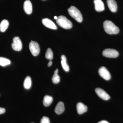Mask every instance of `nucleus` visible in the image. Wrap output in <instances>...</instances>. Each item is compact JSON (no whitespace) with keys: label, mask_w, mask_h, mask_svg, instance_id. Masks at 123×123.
I'll return each instance as SVG.
<instances>
[{"label":"nucleus","mask_w":123,"mask_h":123,"mask_svg":"<svg viewBox=\"0 0 123 123\" xmlns=\"http://www.w3.org/2000/svg\"><path fill=\"white\" fill-rule=\"evenodd\" d=\"M103 26L106 33L109 34H116L119 32L118 27L109 20H106L104 22Z\"/></svg>","instance_id":"1"},{"label":"nucleus","mask_w":123,"mask_h":123,"mask_svg":"<svg viewBox=\"0 0 123 123\" xmlns=\"http://www.w3.org/2000/svg\"><path fill=\"white\" fill-rule=\"evenodd\" d=\"M56 22L60 26L64 29H69L72 27V22L63 15H61L58 17Z\"/></svg>","instance_id":"2"},{"label":"nucleus","mask_w":123,"mask_h":123,"mask_svg":"<svg viewBox=\"0 0 123 123\" xmlns=\"http://www.w3.org/2000/svg\"><path fill=\"white\" fill-rule=\"evenodd\" d=\"M68 11L70 16L79 22H81L83 20L82 15L80 11L76 7L71 6L68 9Z\"/></svg>","instance_id":"3"},{"label":"nucleus","mask_w":123,"mask_h":123,"mask_svg":"<svg viewBox=\"0 0 123 123\" xmlns=\"http://www.w3.org/2000/svg\"><path fill=\"white\" fill-rule=\"evenodd\" d=\"M29 48L31 54L34 56H37L39 54L40 48L37 43L31 41L29 44Z\"/></svg>","instance_id":"4"},{"label":"nucleus","mask_w":123,"mask_h":123,"mask_svg":"<svg viewBox=\"0 0 123 123\" xmlns=\"http://www.w3.org/2000/svg\"><path fill=\"white\" fill-rule=\"evenodd\" d=\"M103 55L105 57L110 58H116L118 56V52L112 49H106L103 51Z\"/></svg>","instance_id":"5"},{"label":"nucleus","mask_w":123,"mask_h":123,"mask_svg":"<svg viewBox=\"0 0 123 123\" xmlns=\"http://www.w3.org/2000/svg\"><path fill=\"white\" fill-rule=\"evenodd\" d=\"M12 48L15 51H21L22 47V44L20 38L15 37L13 39V43L11 44Z\"/></svg>","instance_id":"6"},{"label":"nucleus","mask_w":123,"mask_h":123,"mask_svg":"<svg viewBox=\"0 0 123 123\" xmlns=\"http://www.w3.org/2000/svg\"><path fill=\"white\" fill-rule=\"evenodd\" d=\"M99 75L105 80H108L111 79V76L107 69L104 66L101 67L98 70Z\"/></svg>","instance_id":"7"},{"label":"nucleus","mask_w":123,"mask_h":123,"mask_svg":"<svg viewBox=\"0 0 123 123\" xmlns=\"http://www.w3.org/2000/svg\"><path fill=\"white\" fill-rule=\"evenodd\" d=\"M95 91L98 96L102 99L107 101L110 99V95L102 89L100 88H97L95 89Z\"/></svg>","instance_id":"8"},{"label":"nucleus","mask_w":123,"mask_h":123,"mask_svg":"<svg viewBox=\"0 0 123 123\" xmlns=\"http://www.w3.org/2000/svg\"><path fill=\"white\" fill-rule=\"evenodd\" d=\"M42 22L44 26L49 29L53 30L57 29V26L55 23L48 18H43L42 20Z\"/></svg>","instance_id":"9"},{"label":"nucleus","mask_w":123,"mask_h":123,"mask_svg":"<svg viewBox=\"0 0 123 123\" xmlns=\"http://www.w3.org/2000/svg\"><path fill=\"white\" fill-rule=\"evenodd\" d=\"M23 8L25 12L27 14H30L32 13L33 10L32 4L29 0H26L24 2Z\"/></svg>","instance_id":"10"},{"label":"nucleus","mask_w":123,"mask_h":123,"mask_svg":"<svg viewBox=\"0 0 123 123\" xmlns=\"http://www.w3.org/2000/svg\"><path fill=\"white\" fill-rule=\"evenodd\" d=\"M95 8L96 11L98 12H101L105 9L104 5L101 0H94Z\"/></svg>","instance_id":"11"},{"label":"nucleus","mask_w":123,"mask_h":123,"mask_svg":"<svg viewBox=\"0 0 123 123\" xmlns=\"http://www.w3.org/2000/svg\"><path fill=\"white\" fill-rule=\"evenodd\" d=\"M108 6L111 12H115L117 11V5L115 0H107Z\"/></svg>","instance_id":"12"},{"label":"nucleus","mask_w":123,"mask_h":123,"mask_svg":"<svg viewBox=\"0 0 123 123\" xmlns=\"http://www.w3.org/2000/svg\"><path fill=\"white\" fill-rule=\"evenodd\" d=\"M77 111L78 114H82L86 112L88 110L87 106L84 105L82 103L79 102L77 103L76 106Z\"/></svg>","instance_id":"13"},{"label":"nucleus","mask_w":123,"mask_h":123,"mask_svg":"<svg viewBox=\"0 0 123 123\" xmlns=\"http://www.w3.org/2000/svg\"><path fill=\"white\" fill-rule=\"evenodd\" d=\"M65 107L63 103L59 102L57 104L55 108V112L57 114L60 115L64 111Z\"/></svg>","instance_id":"14"},{"label":"nucleus","mask_w":123,"mask_h":123,"mask_svg":"<svg viewBox=\"0 0 123 123\" xmlns=\"http://www.w3.org/2000/svg\"><path fill=\"white\" fill-rule=\"evenodd\" d=\"M61 65L63 69L66 72H68L69 70V68L67 63V60L66 56L64 55L61 56Z\"/></svg>","instance_id":"15"},{"label":"nucleus","mask_w":123,"mask_h":123,"mask_svg":"<svg viewBox=\"0 0 123 123\" xmlns=\"http://www.w3.org/2000/svg\"><path fill=\"white\" fill-rule=\"evenodd\" d=\"M53 100L52 97L49 95H46L44 96L43 101V105L46 107L49 106L52 103Z\"/></svg>","instance_id":"16"},{"label":"nucleus","mask_w":123,"mask_h":123,"mask_svg":"<svg viewBox=\"0 0 123 123\" xmlns=\"http://www.w3.org/2000/svg\"><path fill=\"white\" fill-rule=\"evenodd\" d=\"M9 23L8 20H4L1 21L0 24V31L1 32H4L8 27Z\"/></svg>","instance_id":"17"},{"label":"nucleus","mask_w":123,"mask_h":123,"mask_svg":"<svg viewBox=\"0 0 123 123\" xmlns=\"http://www.w3.org/2000/svg\"><path fill=\"white\" fill-rule=\"evenodd\" d=\"M24 88L26 89H29L31 88V80L30 77L27 76L25 78L24 81Z\"/></svg>","instance_id":"18"},{"label":"nucleus","mask_w":123,"mask_h":123,"mask_svg":"<svg viewBox=\"0 0 123 123\" xmlns=\"http://www.w3.org/2000/svg\"><path fill=\"white\" fill-rule=\"evenodd\" d=\"M58 69H56L54 72V74L53 75L52 80V82L54 84H57L60 82V78L59 76L58 75Z\"/></svg>","instance_id":"19"},{"label":"nucleus","mask_w":123,"mask_h":123,"mask_svg":"<svg viewBox=\"0 0 123 123\" xmlns=\"http://www.w3.org/2000/svg\"><path fill=\"white\" fill-rule=\"evenodd\" d=\"M11 64V61L5 57H0V65L5 66Z\"/></svg>","instance_id":"20"},{"label":"nucleus","mask_w":123,"mask_h":123,"mask_svg":"<svg viewBox=\"0 0 123 123\" xmlns=\"http://www.w3.org/2000/svg\"><path fill=\"white\" fill-rule=\"evenodd\" d=\"M53 53L51 48H49L47 49L45 54V57L47 59L51 60L53 59Z\"/></svg>","instance_id":"21"},{"label":"nucleus","mask_w":123,"mask_h":123,"mask_svg":"<svg viewBox=\"0 0 123 123\" xmlns=\"http://www.w3.org/2000/svg\"><path fill=\"white\" fill-rule=\"evenodd\" d=\"M40 123H50V120L48 117L43 116L40 121Z\"/></svg>","instance_id":"22"},{"label":"nucleus","mask_w":123,"mask_h":123,"mask_svg":"<svg viewBox=\"0 0 123 123\" xmlns=\"http://www.w3.org/2000/svg\"><path fill=\"white\" fill-rule=\"evenodd\" d=\"M6 110L4 108L0 107V115L2 114L5 112Z\"/></svg>","instance_id":"23"},{"label":"nucleus","mask_w":123,"mask_h":123,"mask_svg":"<svg viewBox=\"0 0 123 123\" xmlns=\"http://www.w3.org/2000/svg\"><path fill=\"white\" fill-rule=\"evenodd\" d=\"M52 64V61L51 60H50V61H49V62L48 64V67H50V66H51Z\"/></svg>","instance_id":"24"},{"label":"nucleus","mask_w":123,"mask_h":123,"mask_svg":"<svg viewBox=\"0 0 123 123\" xmlns=\"http://www.w3.org/2000/svg\"><path fill=\"white\" fill-rule=\"evenodd\" d=\"M98 123H109L108 121H105V120H102V121H99Z\"/></svg>","instance_id":"25"},{"label":"nucleus","mask_w":123,"mask_h":123,"mask_svg":"<svg viewBox=\"0 0 123 123\" xmlns=\"http://www.w3.org/2000/svg\"><path fill=\"white\" fill-rule=\"evenodd\" d=\"M57 18H58V17H56V16H55V17H54V18H55V20H57Z\"/></svg>","instance_id":"26"},{"label":"nucleus","mask_w":123,"mask_h":123,"mask_svg":"<svg viewBox=\"0 0 123 123\" xmlns=\"http://www.w3.org/2000/svg\"></svg>","instance_id":"27"},{"label":"nucleus","mask_w":123,"mask_h":123,"mask_svg":"<svg viewBox=\"0 0 123 123\" xmlns=\"http://www.w3.org/2000/svg\"></svg>","instance_id":"28"}]
</instances>
